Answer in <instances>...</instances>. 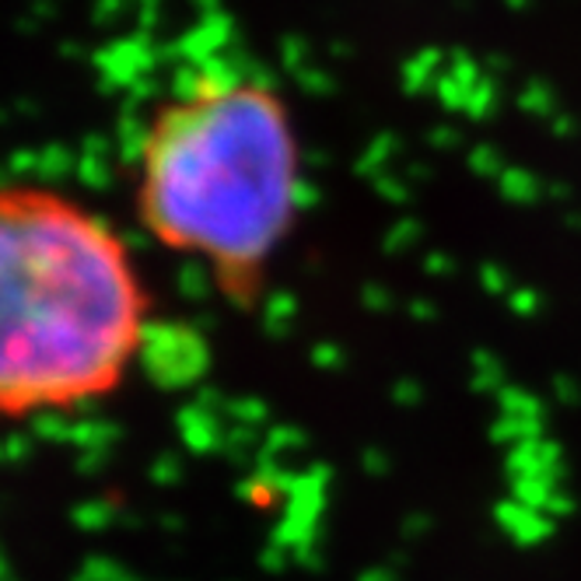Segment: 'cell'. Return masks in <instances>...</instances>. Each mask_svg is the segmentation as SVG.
<instances>
[{
    "label": "cell",
    "mask_w": 581,
    "mask_h": 581,
    "mask_svg": "<svg viewBox=\"0 0 581 581\" xmlns=\"http://www.w3.org/2000/svg\"><path fill=\"white\" fill-rule=\"evenodd\" d=\"M148 316L106 218L50 186H0V418L106 400L137 365Z\"/></svg>",
    "instance_id": "1"
},
{
    "label": "cell",
    "mask_w": 581,
    "mask_h": 581,
    "mask_svg": "<svg viewBox=\"0 0 581 581\" xmlns=\"http://www.w3.org/2000/svg\"><path fill=\"white\" fill-rule=\"evenodd\" d=\"M302 148L287 102L249 77L197 81L155 109L137 155V221L253 305L298 214Z\"/></svg>",
    "instance_id": "2"
}]
</instances>
